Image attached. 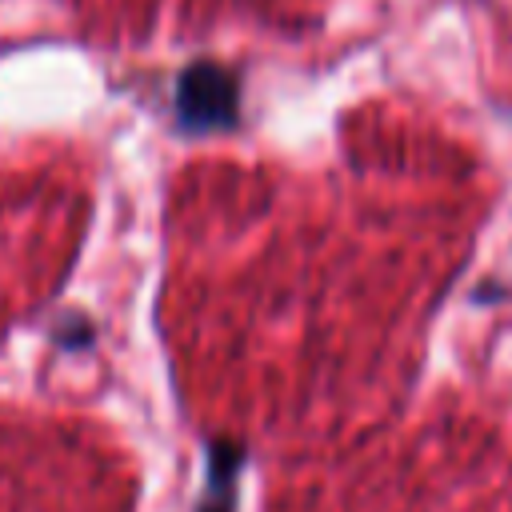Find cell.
<instances>
[{
  "instance_id": "1",
  "label": "cell",
  "mask_w": 512,
  "mask_h": 512,
  "mask_svg": "<svg viewBox=\"0 0 512 512\" xmlns=\"http://www.w3.org/2000/svg\"><path fill=\"white\" fill-rule=\"evenodd\" d=\"M176 112L188 128H220L236 116V80L224 68L196 64L176 88Z\"/></svg>"
},
{
  "instance_id": "2",
  "label": "cell",
  "mask_w": 512,
  "mask_h": 512,
  "mask_svg": "<svg viewBox=\"0 0 512 512\" xmlns=\"http://www.w3.org/2000/svg\"><path fill=\"white\" fill-rule=\"evenodd\" d=\"M236 468H240V452H236L232 444H216V448H212V476H208V496H204L200 512H232Z\"/></svg>"
}]
</instances>
